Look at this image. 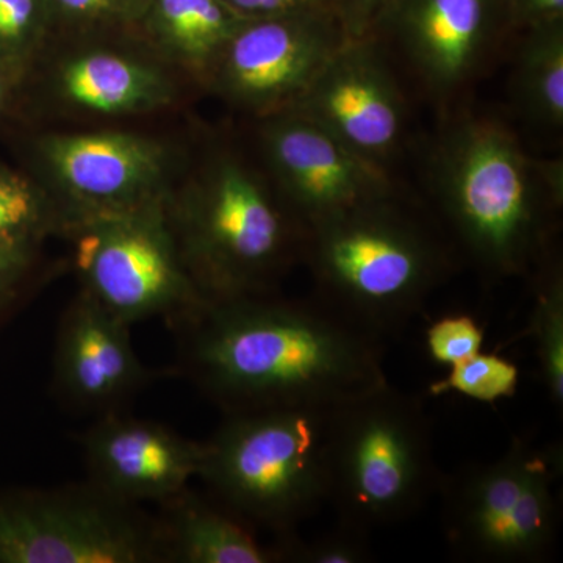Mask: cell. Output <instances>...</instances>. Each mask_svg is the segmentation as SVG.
<instances>
[{
  "label": "cell",
  "mask_w": 563,
  "mask_h": 563,
  "mask_svg": "<svg viewBox=\"0 0 563 563\" xmlns=\"http://www.w3.org/2000/svg\"><path fill=\"white\" fill-rule=\"evenodd\" d=\"M174 322L181 369L225 415L333 409L388 384L383 339L321 299L203 302Z\"/></svg>",
  "instance_id": "6da1fadb"
},
{
  "label": "cell",
  "mask_w": 563,
  "mask_h": 563,
  "mask_svg": "<svg viewBox=\"0 0 563 563\" xmlns=\"http://www.w3.org/2000/svg\"><path fill=\"white\" fill-rule=\"evenodd\" d=\"M431 154L433 195L481 272L539 268L563 203L562 162L532 158L506 122L470 111L444 125Z\"/></svg>",
  "instance_id": "7a4b0ae2"
},
{
  "label": "cell",
  "mask_w": 563,
  "mask_h": 563,
  "mask_svg": "<svg viewBox=\"0 0 563 563\" xmlns=\"http://www.w3.org/2000/svg\"><path fill=\"white\" fill-rule=\"evenodd\" d=\"M174 185L169 228L192 284L207 302L274 295L303 228L266 172L232 150L211 151Z\"/></svg>",
  "instance_id": "3957f363"
},
{
  "label": "cell",
  "mask_w": 563,
  "mask_h": 563,
  "mask_svg": "<svg viewBox=\"0 0 563 563\" xmlns=\"http://www.w3.org/2000/svg\"><path fill=\"white\" fill-rule=\"evenodd\" d=\"M302 257L321 301L380 339L412 320L450 269L446 247L398 198L307 229Z\"/></svg>",
  "instance_id": "277c9868"
},
{
  "label": "cell",
  "mask_w": 563,
  "mask_h": 563,
  "mask_svg": "<svg viewBox=\"0 0 563 563\" xmlns=\"http://www.w3.org/2000/svg\"><path fill=\"white\" fill-rule=\"evenodd\" d=\"M333 409L279 407L229 413L203 442L199 476L218 503L284 537L328 501Z\"/></svg>",
  "instance_id": "5b68a950"
},
{
  "label": "cell",
  "mask_w": 563,
  "mask_h": 563,
  "mask_svg": "<svg viewBox=\"0 0 563 563\" xmlns=\"http://www.w3.org/2000/svg\"><path fill=\"white\" fill-rule=\"evenodd\" d=\"M440 483L431 428L417 396L385 384L333 410L328 501L340 523L368 533L401 523Z\"/></svg>",
  "instance_id": "8992f818"
},
{
  "label": "cell",
  "mask_w": 563,
  "mask_h": 563,
  "mask_svg": "<svg viewBox=\"0 0 563 563\" xmlns=\"http://www.w3.org/2000/svg\"><path fill=\"white\" fill-rule=\"evenodd\" d=\"M561 474V448L515 439L496 461L442 479L448 540L473 561H542L558 537Z\"/></svg>",
  "instance_id": "52a82bcc"
},
{
  "label": "cell",
  "mask_w": 563,
  "mask_h": 563,
  "mask_svg": "<svg viewBox=\"0 0 563 563\" xmlns=\"http://www.w3.org/2000/svg\"><path fill=\"white\" fill-rule=\"evenodd\" d=\"M80 290L118 320L184 317L207 302L177 250L166 201L66 222Z\"/></svg>",
  "instance_id": "ba28073f"
},
{
  "label": "cell",
  "mask_w": 563,
  "mask_h": 563,
  "mask_svg": "<svg viewBox=\"0 0 563 563\" xmlns=\"http://www.w3.org/2000/svg\"><path fill=\"white\" fill-rule=\"evenodd\" d=\"M0 563H163L155 518L88 483L0 498Z\"/></svg>",
  "instance_id": "9c48e42d"
},
{
  "label": "cell",
  "mask_w": 563,
  "mask_h": 563,
  "mask_svg": "<svg viewBox=\"0 0 563 563\" xmlns=\"http://www.w3.org/2000/svg\"><path fill=\"white\" fill-rule=\"evenodd\" d=\"M33 177L66 222L168 201L180 154L157 136L129 131L44 132L32 140Z\"/></svg>",
  "instance_id": "30bf717a"
},
{
  "label": "cell",
  "mask_w": 563,
  "mask_h": 563,
  "mask_svg": "<svg viewBox=\"0 0 563 563\" xmlns=\"http://www.w3.org/2000/svg\"><path fill=\"white\" fill-rule=\"evenodd\" d=\"M62 40L68 44L47 46L29 70L36 73L40 103L52 113L118 121L179 103L180 74L133 33Z\"/></svg>",
  "instance_id": "8fae6325"
},
{
  "label": "cell",
  "mask_w": 563,
  "mask_h": 563,
  "mask_svg": "<svg viewBox=\"0 0 563 563\" xmlns=\"http://www.w3.org/2000/svg\"><path fill=\"white\" fill-rule=\"evenodd\" d=\"M347 40L331 10L247 20L222 51L206 88L263 120L295 107Z\"/></svg>",
  "instance_id": "7c38bea8"
},
{
  "label": "cell",
  "mask_w": 563,
  "mask_h": 563,
  "mask_svg": "<svg viewBox=\"0 0 563 563\" xmlns=\"http://www.w3.org/2000/svg\"><path fill=\"white\" fill-rule=\"evenodd\" d=\"M258 121L265 172L303 232L344 211L398 198L387 168L310 118L287 110Z\"/></svg>",
  "instance_id": "4fadbf2b"
},
{
  "label": "cell",
  "mask_w": 563,
  "mask_h": 563,
  "mask_svg": "<svg viewBox=\"0 0 563 563\" xmlns=\"http://www.w3.org/2000/svg\"><path fill=\"white\" fill-rule=\"evenodd\" d=\"M380 29L442 102L470 87L510 32L503 0H390Z\"/></svg>",
  "instance_id": "5bb4252c"
},
{
  "label": "cell",
  "mask_w": 563,
  "mask_h": 563,
  "mask_svg": "<svg viewBox=\"0 0 563 563\" xmlns=\"http://www.w3.org/2000/svg\"><path fill=\"white\" fill-rule=\"evenodd\" d=\"M290 110L384 168L406 129L401 87L374 35L347 40Z\"/></svg>",
  "instance_id": "9a60e30c"
},
{
  "label": "cell",
  "mask_w": 563,
  "mask_h": 563,
  "mask_svg": "<svg viewBox=\"0 0 563 563\" xmlns=\"http://www.w3.org/2000/svg\"><path fill=\"white\" fill-rule=\"evenodd\" d=\"M90 484L122 503H162L199 476L203 443L192 442L158 422L102 415L85 433Z\"/></svg>",
  "instance_id": "2e32d148"
},
{
  "label": "cell",
  "mask_w": 563,
  "mask_h": 563,
  "mask_svg": "<svg viewBox=\"0 0 563 563\" xmlns=\"http://www.w3.org/2000/svg\"><path fill=\"white\" fill-rule=\"evenodd\" d=\"M154 373L133 350L131 325L80 290L58 325L55 390L66 402L101 415L120 412Z\"/></svg>",
  "instance_id": "e0dca14e"
},
{
  "label": "cell",
  "mask_w": 563,
  "mask_h": 563,
  "mask_svg": "<svg viewBox=\"0 0 563 563\" xmlns=\"http://www.w3.org/2000/svg\"><path fill=\"white\" fill-rule=\"evenodd\" d=\"M161 504L155 525L163 563L285 562L280 542L262 543L250 521L220 503L185 488Z\"/></svg>",
  "instance_id": "ac0fdd59"
},
{
  "label": "cell",
  "mask_w": 563,
  "mask_h": 563,
  "mask_svg": "<svg viewBox=\"0 0 563 563\" xmlns=\"http://www.w3.org/2000/svg\"><path fill=\"white\" fill-rule=\"evenodd\" d=\"M247 20L224 0H150L133 35L181 77L206 87L222 51Z\"/></svg>",
  "instance_id": "d6986e66"
},
{
  "label": "cell",
  "mask_w": 563,
  "mask_h": 563,
  "mask_svg": "<svg viewBox=\"0 0 563 563\" xmlns=\"http://www.w3.org/2000/svg\"><path fill=\"white\" fill-rule=\"evenodd\" d=\"M521 33L512 77L515 106L542 129L563 128V20Z\"/></svg>",
  "instance_id": "ffe728a7"
},
{
  "label": "cell",
  "mask_w": 563,
  "mask_h": 563,
  "mask_svg": "<svg viewBox=\"0 0 563 563\" xmlns=\"http://www.w3.org/2000/svg\"><path fill=\"white\" fill-rule=\"evenodd\" d=\"M63 231V214L49 191L32 174L0 162V247L38 250Z\"/></svg>",
  "instance_id": "44dd1931"
},
{
  "label": "cell",
  "mask_w": 563,
  "mask_h": 563,
  "mask_svg": "<svg viewBox=\"0 0 563 563\" xmlns=\"http://www.w3.org/2000/svg\"><path fill=\"white\" fill-rule=\"evenodd\" d=\"M531 335L551 402L563 406V269L551 252L537 268Z\"/></svg>",
  "instance_id": "7402d4cb"
},
{
  "label": "cell",
  "mask_w": 563,
  "mask_h": 563,
  "mask_svg": "<svg viewBox=\"0 0 563 563\" xmlns=\"http://www.w3.org/2000/svg\"><path fill=\"white\" fill-rule=\"evenodd\" d=\"M52 40L135 33L150 0H46Z\"/></svg>",
  "instance_id": "603a6c76"
},
{
  "label": "cell",
  "mask_w": 563,
  "mask_h": 563,
  "mask_svg": "<svg viewBox=\"0 0 563 563\" xmlns=\"http://www.w3.org/2000/svg\"><path fill=\"white\" fill-rule=\"evenodd\" d=\"M51 41L46 0H0V60L27 76Z\"/></svg>",
  "instance_id": "cb8c5ba5"
},
{
  "label": "cell",
  "mask_w": 563,
  "mask_h": 563,
  "mask_svg": "<svg viewBox=\"0 0 563 563\" xmlns=\"http://www.w3.org/2000/svg\"><path fill=\"white\" fill-rule=\"evenodd\" d=\"M520 385V369L514 362L496 354L477 352L466 361L450 366L443 379L429 387L432 396L457 393L465 398L496 404L512 398Z\"/></svg>",
  "instance_id": "d4e9b609"
},
{
  "label": "cell",
  "mask_w": 563,
  "mask_h": 563,
  "mask_svg": "<svg viewBox=\"0 0 563 563\" xmlns=\"http://www.w3.org/2000/svg\"><path fill=\"white\" fill-rule=\"evenodd\" d=\"M285 562L362 563L369 561V533L339 523L333 532L302 542L298 537L279 540Z\"/></svg>",
  "instance_id": "484cf974"
},
{
  "label": "cell",
  "mask_w": 563,
  "mask_h": 563,
  "mask_svg": "<svg viewBox=\"0 0 563 563\" xmlns=\"http://www.w3.org/2000/svg\"><path fill=\"white\" fill-rule=\"evenodd\" d=\"M484 336V329L470 314H448L429 325L426 347L433 362L453 366L481 352Z\"/></svg>",
  "instance_id": "4316f807"
},
{
  "label": "cell",
  "mask_w": 563,
  "mask_h": 563,
  "mask_svg": "<svg viewBox=\"0 0 563 563\" xmlns=\"http://www.w3.org/2000/svg\"><path fill=\"white\" fill-rule=\"evenodd\" d=\"M388 2L390 0H328V5L350 38H363L372 35Z\"/></svg>",
  "instance_id": "83f0119b"
},
{
  "label": "cell",
  "mask_w": 563,
  "mask_h": 563,
  "mask_svg": "<svg viewBox=\"0 0 563 563\" xmlns=\"http://www.w3.org/2000/svg\"><path fill=\"white\" fill-rule=\"evenodd\" d=\"M510 32L563 20V0H503Z\"/></svg>",
  "instance_id": "f1b7e54d"
},
{
  "label": "cell",
  "mask_w": 563,
  "mask_h": 563,
  "mask_svg": "<svg viewBox=\"0 0 563 563\" xmlns=\"http://www.w3.org/2000/svg\"><path fill=\"white\" fill-rule=\"evenodd\" d=\"M38 250L0 247V310L13 301L27 279Z\"/></svg>",
  "instance_id": "f546056e"
},
{
  "label": "cell",
  "mask_w": 563,
  "mask_h": 563,
  "mask_svg": "<svg viewBox=\"0 0 563 563\" xmlns=\"http://www.w3.org/2000/svg\"><path fill=\"white\" fill-rule=\"evenodd\" d=\"M244 18H269L307 10H331L328 0H224Z\"/></svg>",
  "instance_id": "4dcf8cb0"
},
{
  "label": "cell",
  "mask_w": 563,
  "mask_h": 563,
  "mask_svg": "<svg viewBox=\"0 0 563 563\" xmlns=\"http://www.w3.org/2000/svg\"><path fill=\"white\" fill-rule=\"evenodd\" d=\"M25 74L13 68L9 63L0 60V117L9 109L24 84Z\"/></svg>",
  "instance_id": "1f68e13d"
}]
</instances>
